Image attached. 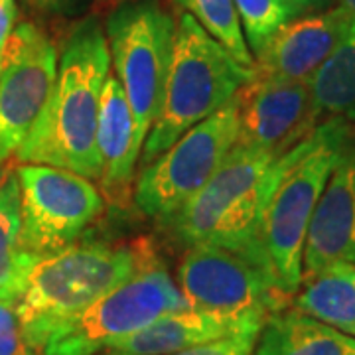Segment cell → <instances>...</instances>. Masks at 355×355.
I'll use <instances>...</instances> for the list:
<instances>
[{
	"mask_svg": "<svg viewBox=\"0 0 355 355\" xmlns=\"http://www.w3.org/2000/svg\"><path fill=\"white\" fill-rule=\"evenodd\" d=\"M114 76L127 93L135 123V146L153 128L170 73L176 22L158 0H125L105 22Z\"/></svg>",
	"mask_w": 355,
	"mask_h": 355,
	"instance_id": "obj_6",
	"label": "cell"
},
{
	"mask_svg": "<svg viewBox=\"0 0 355 355\" xmlns=\"http://www.w3.org/2000/svg\"><path fill=\"white\" fill-rule=\"evenodd\" d=\"M254 76V67L233 60L190 14L182 12L160 111L142 144V166L150 164L182 135L225 107Z\"/></svg>",
	"mask_w": 355,
	"mask_h": 355,
	"instance_id": "obj_4",
	"label": "cell"
},
{
	"mask_svg": "<svg viewBox=\"0 0 355 355\" xmlns=\"http://www.w3.org/2000/svg\"><path fill=\"white\" fill-rule=\"evenodd\" d=\"M188 308L178 282L154 254L130 279L51 338L40 355H99L154 320Z\"/></svg>",
	"mask_w": 355,
	"mask_h": 355,
	"instance_id": "obj_8",
	"label": "cell"
},
{
	"mask_svg": "<svg viewBox=\"0 0 355 355\" xmlns=\"http://www.w3.org/2000/svg\"><path fill=\"white\" fill-rule=\"evenodd\" d=\"M265 322L180 310L154 320L146 328L113 343L99 355H172L191 345L219 340L239 331H261Z\"/></svg>",
	"mask_w": 355,
	"mask_h": 355,
	"instance_id": "obj_16",
	"label": "cell"
},
{
	"mask_svg": "<svg viewBox=\"0 0 355 355\" xmlns=\"http://www.w3.org/2000/svg\"><path fill=\"white\" fill-rule=\"evenodd\" d=\"M292 304L302 314L355 338V265L338 263L302 275Z\"/></svg>",
	"mask_w": 355,
	"mask_h": 355,
	"instance_id": "obj_18",
	"label": "cell"
},
{
	"mask_svg": "<svg viewBox=\"0 0 355 355\" xmlns=\"http://www.w3.org/2000/svg\"><path fill=\"white\" fill-rule=\"evenodd\" d=\"M277 160L272 154L235 144L202 190L158 225L188 247L214 243L253 249L257 217Z\"/></svg>",
	"mask_w": 355,
	"mask_h": 355,
	"instance_id": "obj_5",
	"label": "cell"
},
{
	"mask_svg": "<svg viewBox=\"0 0 355 355\" xmlns=\"http://www.w3.org/2000/svg\"><path fill=\"white\" fill-rule=\"evenodd\" d=\"M259 334L261 331H239L219 340L191 345L188 349H182L172 355H253Z\"/></svg>",
	"mask_w": 355,
	"mask_h": 355,
	"instance_id": "obj_24",
	"label": "cell"
},
{
	"mask_svg": "<svg viewBox=\"0 0 355 355\" xmlns=\"http://www.w3.org/2000/svg\"><path fill=\"white\" fill-rule=\"evenodd\" d=\"M154 257L148 243H79L40 259L18 300L26 340L36 354L87 308Z\"/></svg>",
	"mask_w": 355,
	"mask_h": 355,
	"instance_id": "obj_3",
	"label": "cell"
},
{
	"mask_svg": "<svg viewBox=\"0 0 355 355\" xmlns=\"http://www.w3.org/2000/svg\"><path fill=\"white\" fill-rule=\"evenodd\" d=\"M237 139L239 93L142 168L132 191L137 207L158 223L176 214L216 174Z\"/></svg>",
	"mask_w": 355,
	"mask_h": 355,
	"instance_id": "obj_9",
	"label": "cell"
},
{
	"mask_svg": "<svg viewBox=\"0 0 355 355\" xmlns=\"http://www.w3.org/2000/svg\"><path fill=\"white\" fill-rule=\"evenodd\" d=\"M176 282L190 308L219 316L266 322L292 302L251 247L190 245L178 265Z\"/></svg>",
	"mask_w": 355,
	"mask_h": 355,
	"instance_id": "obj_7",
	"label": "cell"
},
{
	"mask_svg": "<svg viewBox=\"0 0 355 355\" xmlns=\"http://www.w3.org/2000/svg\"><path fill=\"white\" fill-rule=\"evenodd\" d=\"M318 116L308 83L254 76L239 91L237 144L280 158L316 128Z\"/></svg>",
	"mask_w": 355,
	"mask_h": 355,
	"instance_id": "obj_12",
	"label": "cell"
},
{
	"mask_svg": "<svg viewBox=\"0 0 355 355\" xmlns=\"http://www.w3.org/2000/svg\"><path fill=\"white\" fill-rule=\"evenodd\" d=\"M58 48L32 22L14 28L0 58V162H8L40 119L58 76Z\"/></svg>",
	"mask_w": 355,
	"mask_h": 355,
	"instance_id": "obj_11",
	"label": "cell"
},
{
	"mask_svg": "<svg viewBox=\"0 0 355 355\" xmlns=\"http://www.w3.org/2000/svg\"><path fill=\"white\" fill-rule=\"evenodd\" d=\"M338 6H342L343 10H345V12L349 14V16L355 20V0H340V4H338Z\"/></svg>",
	"mask_w": 355,
	"mask_h": 355,
	"instance_id": "obj_28",
	"label": "cell"
},
{
	"mask_svg": "<svg viewBox=\"0 0 355 355\" xmlns=\"http://www.w3.org/2000/svg\"><path fill=\"white\" fill-rule=\"evenodd\" d=\"M253 355H355V338L288 306L266 318Z\"/></svg>",
	"mask_w": 355,
	"mask_h": 355,
	"instance_id": "obj_17",
	"label": "cell"
},
{
	"mask_svg": "<svg viewBox=\"0 0 355 355\" xmlns=\"http://www.w3.org/2000/svg\"><path fill=\"white\" fill-rule=\"evenodd\" d=\"M30 12L48 18H77L87 12L93 0H20Z\"/></svg>",
	"mask_w": 355,
	"mask_h": 355,
	"instance_id": "obj_25",
	"label": "cell"
},
{
	"mask_svg": "<svg viewBox=\"0 0 355 355\" xmlns=\"http://www.w3.org/2000/svg\"><path fill=\"white\" fill-rule=\"evenodd\" d=\"M308 85L320 116L355 121V22Z\"/></svg>",
	"mask_w": 355,
	"mask_h": 355,
	"instance_id": "obj_20",
	"label": "cell"
},
{
	"mask_svg": "<svg viewBox=\"0 0 355 355\" xmlns=\"http://www.w3.org/2000/svg\"><path fill=\"white\" fill-rule=\"evenodd\" d=\"M16 0H0V58L6 42L16 28Z\"/></svg>",
	"mask_w": 355,
	"mask_h": 355,
	"instance_id": "obj_26",
	"label": "cell"
},
{
	"mask_svg": "<svg viewBox=\"0 0 355 355\" xmlns=\"http://www.w3.org/2000/svg\"><path fill=\"white\" fill-rule=\"evenodd\" d=\"M288 8L292 10V14L296 16V14L304 12V10H308V8H312V6H316V4H320L322 0H282Z\"/></svg>",
	"mask_w": 355,
	"mask_h": 355,
	"instance_id": "obj_27",
	"label": "cell"
},
{
	"mask_svg": "<svg viewBox=\"0 0 355 355\" xmlns=\"http://www.w3.org/2000/svg\"><path fill=\"white\" fill-rule=\"evenodd\" d=\"M180 10L190 14L203 30L216 38L245 67H254V58L243 34L233 0H174Z\"/></svg>",
	"mask_w": 355,
	"mask_h": 355,
	"instance_id": "obj_21",
	"label": "cell"
},
{
	"mask_svg": "<svg viewBox=\"0 0 355 355\" xmlns=\"http://www.w3.org/2000/svg\"><path fill=\"white\" fill-rule=\"evenodd\" d=\"M97 153L101 162L103 198L113 205H127L132 196L135 164L139 150L135 146V123L127 101V93L116 76L107 77L103 89Z\"/></svg>",
	"mask_w": 355,
	"mask_h": 355,
	"instance_id": "obj_15",
	"label": "cell"
},
{
	"mask_svg": "<svg viewBox=\"0 0 355 355\" xmlns=\"http://www.w3.org/2000/svg\"><path fill=\"white\" fill-rule=\"evenodd\" d=\"M241 20L243 34L249 50L259 51L280 26L294 18L292 10L282 0H233Z\"/></svg>",
	"mask_w": 355,
	"mask_h": 355,
	"instance_id": "obj_22",
	"label": "cell"
},
{
	"mask_svg": "<svg viewBox=\"0 0 355 355\" xmlns=\"http://www.w3.org/2000/svg\"><path fill=\"white\" fill-rule=\"evenodd\" d=\"M349 128L331 116L284 153L272 166L253 231L261 254L280 291L294 298L302 282L306 233L334 166L347 148Z\"/></svg>",
	"mask_w": 355,
	"mask_h": 355,
	"instance_id": "obj_2",
	"label": "cell"
},
{
	"mask_svg": "<svg viewBox=\"0 0 355 355\" xmlns=\"http://www.w3.org/2000/svg\"><path fill=\"white\" fill-rule=\"evenodd\" d=\"M0 355H38L26 340L18 298L0 296Z\"/></svg>",
	"mask_w": 355,
	"mask_h": 355,
	"instance_id": "obj_23",
	"label": "cell"
},
{
	"mask_svg": "<svg viewBox=\"0 0 355 355\" xmlns=\"http://www.w3.org/2000/svg\"><path fill=\"white\" fill-rule=\"evenodd\" d=\"M355 265V148H345L318 200L306 233L302 275Z\"/></svg>",
	"mask_w": 355,
	"mask_h": 355,
	"instance_id": "obj_14",
	"label": "cell"
},
{
	"mask_svg": "<svg viewBox=\"0 0 355 355\" xmlns=\"http://www.w3.org/2000/svg\"><path fill=\"white\" fill-rule=\"evenodd\" d=\"M354 22L342 6L286 22L254 51L257 76L308 83L345 40Z\"/></svg>",
	"mask_w": 355,
	"mask_h": 355,
	"instance_id": "obj_13",
	"label": "cell"
},
{
	"mask_svg": "<svg viewBox=\"0 0 355 355\" xmlns=\"http://www.w3.org/2000/svg\"><path fill=\"white\" fill-rule=\"evenodd\" d=\"M99 4H121V2H125V0H97Z\"/></svg>",
	"mask_w": 355,
	"mask_h": 355,
	"instance_id": "obj_29",
	"label": "cell"
},
{
	"mask_svg": "<svg viewBox=\"0 0 355 355\" xmlns=\"http://www.w3.org/2000/svg\"><path fill=\"white\" fill-rule=\"evenodd\" d=\"M22 196L16 166L0 162V296H22L30 270L38 263L20 247Z\"/></svg>",
	"mask_w": 355,
	"mask_h": 355,
	"instance_id": "obj_19",
	"label": "cell"
},
{
	"mask_svg": "<svg viewBox=\"0 0 355 355\" xmlns=\"http://www.w3.org/2000/svg\"><path fill=\"white\" fill-rule=\"evenodd\" d=\"M22 196L20 247L32 259L60 253L103 214V193L85 176L46 164H16Z\"/></svg>",
	"mask_w": 355,
	"mask_h": 355,
	"instance_id": "obj_10",
	"label": "cell"
},
{
	"mask_svg": "<svg viewBox=\"0 0 355 355\" xmlns=\"http://www.w3.org/2000/svg\"><path fill=\"white\" fill-rule=\"evenodd\" d=\"M109 69L111 53L101 20L79 22L65 38L50 99L14 156L16 164L64 168L99 182L97 127Z\"/></svg>",
	"mask_w": 355,
	"mask_h": 355,
	"instance_id": "obj_1",
	"label": "cell"
}]
</instances>
